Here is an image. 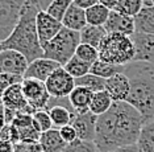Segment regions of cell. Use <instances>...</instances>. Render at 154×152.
Listing matches in <instances>:
<instances>
[{
  "instance_id": "obj_1",
  "label": "cell",
  "mask_w": 154,
  "mask_h": 152,
  "mask_svg": "<svg viewBox=\"0 0 154 152\" xmlns=\"http://www.w3.org/2000/svg\"><path fill=\"white\" fill-rule=\"evenodd\" d=\"M145 118L128 102H113L112 107L97 116L94 143L99 152H111L137 143Z\"/></svg>"
},
{
  "instance_id": "obj_2",
  "label": "cell",
  "mask_w": 154,
  "mask_h": 152,
  "mask_svg": "<svg viewBox=\"0 0 154 152\" xmlns=\"http://www.w3.org/2000/svg\"><path fill=\"white\" fill-rule=\"evenodd\" d=\"M122 73L131 82L127 102L145 121L154 118V63L133 61L124 66Z\"/></svg>"
},
{
  "instance_id": "obj_3",
  "label": "cell",
  "mask_w": 154,
  "mask_h": 152,
  "mask_svg": "<svg viewBox=\"0 0 154 152\" xmlns=\"http://www.w3.org/2000/svg\"><path fill=\"white\" fill-rule=\"evenodd\" d=\"M38 12L40 9L32 2L26 0L16 28L13 29L11 36L3 41V49H13L20 52L26 57L28 62L44 57V49L41 47L36 25Z\"/></svg>"
},
{
  "instance_id": "obj_4",
  "label": "cell",
  "mask_w": 154,
  "mask_h": 152,
  "mask_svg": "<svg viewBox=\"0 0 154 152\" xmlns=\"http://www.w3.org/2000/svg\"><path fill=\"white\" fill-rule=\"evenodd\" d=\"M97 50L99 60L119 66H125L133 62L136 56V48L131 36L122 33H108Z\"/></svg>"
},
{
  "instance_id": "obj_5",
  "label": "cell",
  "mask_w": 154,
  "mask_h": 152,
  "mask_svg": "<svg viewBox=\"0 0 154 152\" xmlns=\"http://www.w3.org/2000/svg\"><path fill=\"white\" fill-rule=\"evenodd\" d=\"M79 32L67 29L63 27L57 36L44 47V57L53 60L61 66H65L75 56L76 48L79 47Z\"/></svg>"
},
{
  "instance_id": "obj_6",
  "label": "cell",
  "mask_w": 154,
  "mask_h": 152,
  "mask_svg": "<svg viewBox=\"0 0 154 152\" xmlns=\"http://www.w3.org/2000/svg\"><path fill=\"white\" fill-rule=\"evenodd\" d=\"M26 0H0V41H5L16 28Z\"/></svg>"
},
{
  "instance_id": "obj_7",
  "label": "cell",
  "mask_w": 154,
  "mask_h": 152,
  "mask_svg": "<svg viewBox=\"0 0 154 152\" xmlns=\"http://www.w3.org/2000/svg\"><path fill=\"white\" fill-rule=\"evenodd\" d=\"M21 89L30 107H33L36 111L48 110L51 97L46 89L45 82L34 78H24L21 81Z\"/></svg>"
},
{
  "instance_id": "obj_8",
  "label": "cell",
  "mask_w": 154,
  "mask_h": 152,
  "mask_svg": "<svg viewBox=\"0 0 154 152\" xmlns=\"http://www.w3.org/2000/svg\"><path fill=\"white\" fill-rule=\"evenodd\" d=\"M46 89L51 98L54 99H63L69 98L71 91L75 89V78L66 72L63 66H59L57 70L51 73L46 79Z\"/></svg>"
},
{
  "instance_id": "obj_9",
  "label": "cell",
  "mask_w": 154,
  "mask_h": 152,
  "mask_svg": "<svg viewBox=\"0 0 154 152\" xmlns=\"http://www.w3.org/2000/svg\"><path fill=\"white\" fill-rule=\"evenodd\" d=\"M26 57L13 49H3L0 53V73L24 77L28 69Z\"/></svg>"
},
{
  "instance_id": "obj_10",
  "label": "cell",
  "mask_w": 154,
  "mask_h": 152,
  "mask_svg": "<svg viewBox=\"0 0 154 152\" xmlns=\"http://www.w3.org/2000/svg\"><path fill=\"white\" fill-rule=\"evenodd\" d=\"M36 25H37L38 38H40L42 49H44L45 45L53 40V38L59 33V31L63 28L62 21H59L51 15H49L46 11H40V12L37 13Z\"/></svg>"
},
{
  "instance_id": "obj_11",
  "label": "cell",
  "mask_w": 154,
  "mask_h": 152,
  "mask_svg": "<svg viewBox=\"0 0 154 152\" xmlns=\"http://www.w3.org/2000/svg\"><path fill=\"white\" fill-rule=\"evenodd\" d=\"M2 102L5 108H9V110L16 112H24V114H30V115H33L36 112L33 107H30L28 105L25 97H24L21 82L15 83L11 87H8L5 93L3 94Z\"/></svg>"
},
{
  "instance_id": "obj_12",
  "label": "cell",
  "mask_w": 154,
  "mask_h": 152,
  "mask_svg": "<svg viewBox=\"0 0 154 152\" xmlns=\"http://www.w3.org/2000/svg\"><path fill=\"white\" fill-rule=\"evenodd\" d=\"M131 38L136 48L134 61L154 63V34L134 32Z\"/></svg>"
},
{
  "instance_id": "obj_13",
  "label": "cell",
  "mask_w": 154,
  "mask_h": 152,
  "mask_svg": "<svg viewBox=\"0 0 154 152\" xmlns=\"http://www.w3.org/2000/svg\"><path fill=\"white\" fill-rule=\"evenodd\" d=\"M96 121L97 116L94 115L91 111L85 114H75L71 125L78 134V139L94 142L96 135Z\"/></svg>"
},
{
  "instance_id": "obj_14",
  "label": "cell",
  "mask_w": 154,
  "mask_h": 152,
  "mask_svg": "<svg viewBox=\"0 0 154 152\" xmlns=\"http://www.w3.org/2000/svg\"><path fill=\"white\" fill-rule=\"evenodd\" d=\"M59 66L61 65L58 62L53 61V60H49L46 57L37 58L34 61L29 62L26 72L24 74V78H34L38 81H42V82H46V79L51 76V73L54 70H57Z\"/></svg>"
},
{
  "instance_id": "obj_15",
  "label": "cell",
  "mask_w": 154,
  "mask_h": 152,
  "mask_svg": "<svg viewBox=\"0 0 154 152\" xmlns=\"http://www.w3.org/2000/svg\"><path fill=\"white\" fill-rule=\"evenodd\" d=\"M104 29L107 31V33H122L132 36L136 32L134 19L122 15L117 11H111L109 17L104 24Z\"/></svg>"
},
{
  "instance_id": "obj_16",
  "label": "cell",
  "mask_w": 154,
  "mask_h": 152,
  "mask_svg": "<svg viewBox=\"0 0 154 152\" xmlns=\"http://www.w3.org/2000/svg\"><path fill=\"white\" fill-rule=\"evenodd\" d=\"M106 90L113 102H127L131 91V82L124 73H117L106 79Z\"/></svg>"
},
{
  "instance_id": "obj_17",
  "label": "cell",
  "mask_w": 154,
  "mask_h": 152,
  "mask_svg": "<svg viewBox=\"0 0 154 152\" xmlns=\"http://www.w3.org/2000/svg\"><path fill=\"white\" fill-rule=\"evenodd\" d=\"M94 97V91L83 86H75L69 95V102L75 114H85L90 111V105Z\"/></svg>"
},
{
  "instance_id": "obj_18",
  "label": "cell",
  "mask_w": 154,
  "mask_h": 152,
  "mask_svg": "<svg viewBox=\"0 0 154 152\" xmlns=\"http://www.w3.org/2000/svg\"><path fill=\"white\" fill-rule=\"evenodd\" d=\"M62 25L67 29L80 32L87 25V19H86V9L80 8L72 3L70 8L66 11L63 19H62Z\"/></svg>"
},
{
  "instance_id": "obj_19",
  "label": "cell",
  "mask_w": 154,
  "mask_h": 152,
  "mask_svg": "<svg viewBox=\"0 0 154 152\" xmlns=\"http://www.w3.org/2000/svg\"><path fill=\"white\" fill-rule=\"evenodd\" d=\"M38 143L41 144L44 152H62L67 146V143L62 139L59 134V128H55V127L41 134Z\"/></svg>"
},
{
  "instance_id": "obj_20",
  "label": "cell",
  "mask_w": 154,
  "mask_h": 152,
  "mask_svg": "<svg viewBox=\"0 0 154 152\" xmlns=\"http://www.w3.org/2000/svg\"><path fill=\"white\" fill-rule=\"evenodd\" d=\"M48 111L55 128H61L63 126L71 125L72 119L75 116V111L72 110L71 105H55L51 106L50 108H48Z\"/></svg>"
},
{
  "instance_id": "obj_21",
  "label": "cell",
  "mask_w": 154,
  "mask_h": 152,
  "mask_svg": "<svg viewBox=\"0 0 154 152\" xmlns=\"http://www.w3.org/2000/svg\"><path fill=\"white\" fill-rule=\"evenodd\" d=\"M80 34V42L82 44H88L94 48H99L103 38L107 36V31L104 27H96V25H87L79 32Z\"/></svg>"
},
{
  "instance_id": "obj_22",
  "label": "cell",
  "mask_w": 154,
  "mask_h": 152,
  "mask_svg": "<svg viewBox=\"0 0 154 152\" xmlns=\"http://www.w3.org/2000/svg\"><path fill=\"white\" fill-rule=\"evenodd\" d=\"M134 25L136 32L154 34V5L143 7L134 17Z\"/></svg>"
},
{
  "instance_id": "obj_23",
  "label": "cell",
  "mask_w": 154,
  "mask_h": 152,
  "mask_svg": "<svg viewBox=\"0 0 154 152\" xmlns=\"http://www.w3.org/2000/svg\"><path fill=\"white\" fill-rule=\"evenodd\" d=\"M138 148L142 152H154V121L149 119L141 127L137 143Z\"/></svg>"
},
{
  "instance_id": "obj_24",
  "label": "cell",
  "mask_w": 154,
  "mask_h": 152,
  "mask_svg": "<svg viewBox=\"0 0 154 152\" xmlns=\"http://www.w3.org/2000/svg\"><path fill=\"white\" fill-rule=\"evenodd\" d=\"M112 105H113V99L111 98V95L108 94L107 90L97 91V93H94L92 101H91L90 105V111L94 115L100 116L109 110Z\"/></svg>"
},
{
  "instance_id": "obj_25",
  "label": "cell",
  "mask_w": 154,
  "mask_h": 152,
  "mask_svg": "<svg viewBox=\"0 0 154 152\" xmlns=\"http://www.w3.org/2000/svg\"><path fill=\"white\" fill-rule=\"evenodd\" d=\"M109 13H111L109 9L106 8L104 5H101L100 3H97V4L86 9L87 24L96 27H104V24L107 23L108 17H109Z\"/></svg>"
},
{
  "instance_id": "obj_26",
  "label": "cell",
  "mask_w": 154,
  "mask_h": 152,
  "mask_svg": "<svg viewBox=\"0 0 154 152\" xmlns=\"http://www.w3.org/2000/svg\"><path fill=\"white\" fill-rule=\"evenodd\" d=\"M122 70H124V66L112 65V63L97 60L96 62H94L92 65H91L90 73L95 74L97 77H101V78H104V79H108V78H111L112 76H115V74L122 73Z\"/></svg>"
},
{
  "instance_id": "obj_27",
  "label": "cell",
  "mask_w": 154,
  "mask_h": 152,
  "mask_svg": "<svg viewBox=\"0 0 154 152\" xmlns=\"http://www.w3.org/2000/svg\"><path fill=\"white\" fill-rule=\"evenodd\" d=\"M75 85L76 86H83L87 87V89L92 90L94 93H97V91H103L106 90V79L101 78V77H97L95 74H86V76L80 77V78L75 79Z\"/></svg>"
},
{
  "instance_id": "obj_28",
  "label": "cell",
  "mask_w": 154,
  "mask_h": 152,
  "mask_svg": "<svg viewBox=\"0 0 154 152\" xmlns=\"http://www.w3.org/2000/svg\"><path fill=\"white\" fill-rule=\"evenodd\" d=\"M63 68L70 76H72L76 79V78H80V77L86 76V74H88L90 70H91V65L85 62L83 60L78 58L76 56H74Z\"/></svg>"
},
{
  "instance_id": "obj_29",
  "label": "cell",
  "mask_w": 154,
  "mask_h": 152,
  "mask_svg": "<svg viewBox=\"0 0 154 152\" xmlns=\"http://www.w3.org/2000/svg\"><path fill=\"white\" fill-rule=\"evenodd\" d=\"M145 5H143L142 0H119L117 7L115 11L134 19V17L141 12V9Z\"/></svg>"
},
{
  "instance_id": "obj_30",
  "label": "cell",
  "mask_w": 154,
  "mask_h": 152,
  "mask_svg": "<svg viewBox=\"0 0 154 152\" xmlns=\"http://www.w3.org/2000/svg\"><path fill=\"white\" fill-rule=\"evenodd\" d=\"M33 126L34 128L37 130L38 132H45L49 131L50 128H53V122H51V118L49 115L48 110H38L33 114Z\"/></svg>"
},
{
  "instance_id": "obj_31",
  "label": "cell",
  "mask_w": 154,
  "mask_h": 152,
  "mask_svg": "<svg viewBox=\"0 0 154 152\" xmlns=\"http://www.w3.org/2000/svg\"><path fill=\"white\" fill-rule=\"evenodd\" d=\"M75 56L78 58L83 60L85 62L92 65L94 62H96L97 60H99V50H97V48H94L88 44H82V42H80L79 47L76 48Z\"/></svg>"
},
{
  "instance_id": "obj_32",
  "label": "cell",
  "mask_w": 154,
  "mask_h": 152,
  "mask_svg": "<svg viewBox=\"0 0 154 152\" xmlns=\"http://www.w3.org/2000/svg\"><path fill=\"white\" fill-rule=\"evenodd\" d=\"M72 3H74V0H53L51 4L48 7L46 12L53 17H55L57 20L62 21L66 11L70 8V5H71Z\"/></svg>"
},
{
  "instance_id": "obj_33",
  "label": "cell",
  "mask_w": 154,
  "mask_h": 152,
  "mask_svg": "<svg viewBox=\"0 0 154 152\" xmlns=\"http://www.w3.org/2000/svg\"><path fill=\"white\" fill-rule=\"evenodd\" d=\"M62 152H99L96 148V144L94 142L76 139L75 142L67 144Z\"/></svg>"
},
{
  "instance_id": "obj_34",
  "label": "cell",
  "mask_w": 154,
  "mask_h": 152,
  "mask_svg": "<svg viewBox=\"0 0 154 152\" xmlns=\"http://www.w3.org/2000/svg\"><path fill=\"white\" fill-rule=\"evenodd\" d=\"M19 135H20V142L23 143H38L41 132H38L32 125L24 127V128H19Z\"/></svg>"
},
{
  "instance_id": "obj_35",
  "label": "cell",
  "mask_w": 154,
  "mask_h": 152,
  "mask_svg": "<svg viewBox=\"0 0 154 152\" xmlns=\"http://www.w3.org/2000/svg\"><path fill=\"white\" fill-rule=\"evenodd\" d=\"M23 79H24V77L0 73V98L3 97V94L5 93L8 87H11L12 85H15V83H20Z\"/></svg>"
},
{
  "instance_id": "obj_36",
  "label": "cell",
  "mask_w": 154,
  "mask_h": 152,
  "mask_svg": "<svg viewBox=\"0 0 154 152\" xmlns=\"http://www.w3.org/2000/svg\"><path fill=\"white\" fill-rule=\"evenodd\" d=\"M11 125H13L17 128H24V127L32 126L33 125V115L30 114H24V112H19L15 119L12 121Z\"/></svg>"
},
{
  "instance_id": "obj_37",
  "label": "cell",
  "mask_w": 154,
  "mask_h": 152,
  "mask_svg": "<svg viewBox=\"0 0 154 152\" xmlns=\"http://www.w3.org/2000/svg\"><path fill=\"white\" fill-rule=\"evenodd\" d=\"M59 134H61L62 139H63L67 144L75 142V140L78 139V134H76L72 125H67V126L61 127V128H59Z\"/></svg>"
},
{
  "instance_id": "obj_38",
  "label": "cell",
  "mask_w": 154,
  "mask_h": 152,
  "mask_svg": "<svg viewBox=\"0 0 154 152\" xmlns=\"http://www.w3.org/2000/svg\"><path fill=\"white\" fill-rule=\"evenodd\" d=\"M15 152H44L40 143H23L19 142L13 144Z\"/></svg>"
},
{
  "instance_id": "obj_39",
  "label": "cell",
  "mask_w": 154,
  "mask_h": 152,
  "mask_svg": "<svg viewBox=\"0 0 154 152\" xmlns=\"http://www.w3.org/2000/svg\"><path fill=\"white\" fill-rule=\"evenodd\" d=\"M111 152H142L141 150L138 148L137 144H129V146H122V147H119L116 150L111 151Z\"/></svg>"
},
{
  "instance_id": "obj_40",
  "label": "cell",
  "mask_w": 154,
  "mask_h": 152,
  "mask_svg": "<svg viewBox=\"0 0 154 152\" xmlns=\"http://www.w3.org/2000/svg\"><path fill=\"white\" fill-rule=\"evenodd\" d=\"M97 3H99V0H74V4L80 7V8H83V9L90 8V7L95 5Z\"/></svg>"
},
{
  "instance_id": "obj_41",
  "label": "cell",
  "mask_w": 154,
  "mask_h": 152,
  "mask_svg": "<svg viewBox=\"0 0 154 152\" xmlns=\"http://www.w3.org/2000/svg\"><path fill=\"white\" fill-rule=\"evenodd\" d=\"M29 2H32L40 11H46L48 7L51 4L53 0H29Z\"/></svg>"
},
{
  "instance_id": "obj_42",
  "label": "cell",
  "mask_w": 154,
  "mask_h": 152,
  "mask_svg": "<svg viewBox=\"0 0 154 152\" xmlns=\"http://www.w3.org/2000/svg\"><path fill=\"white\" fill-rule=\"evenodd\" d=\"M0 152H15L13 143L7 140H0Z\"/></svg>"
},
{
  "instance_id": "obj_43",
  "label": "cell",
  "mask_w": 154,
  "mask_h": 152,
  "mask_svg": "<svg viewBox=\"0 0 154 152\" xmlns=\"http://www.w3.org/2000/svg\"><path fill=\"white\" fill-rule=\"evenodd\" d=\"M99 3L101 5L106 7V8H108L109 11H115L117 7L119 0H99Z\"/></svg>"
},
{
  "instance_id": "obj_44",
  "label": "cell",
  "mask_w": 154,
  "mask_h": 152,
  "mask_svg": "<svg viewBox=\"0 0 154 152\" xmlns=\"http://www.w3.org/2000/svg\"><path fill=\"white\" fill-rule=\"evenodd\" d=\"M7 125L5 123V108L4 106H0V131L4 128V126Z\"/></svg>"
},
{
  "instance_id": "obj_45",
  "label": "cell",
  "mask_w": 154,
  "mask_h": 152,
  "mask_svg": "<svg viewBox=\"0 0 154 152\" xmlns=\"http://www.w3.org/2000/svg\"><path fill=\"white\" fill-rule=\"evenodd\" d=\"M3 50V41H0V53Z\"/></svg>"
},
{
  "instance_id": "obj_46",
  "label": "cell",
  "mask_w": 154,
  "mask_h": 152,
  "mask_svg": "<svg viewBox=\"0 0 154 152\" xmlns=\"http://www.w3.org/2000/svg\"><path fill=\"white\" fill-rule=\"evenodd\" d=\"M3 105V102H2V98H0V106H2Z\"/></svg>"
},
{
  "instance_id": "obj_47",
  "label": "cell",
  "mask_w": 154,
  "mask_h": 152,
  "mask_svg": "<svg viewBox=\"0 0 154 152\" xmlns=\"http://www.w3.org/2000/svg\"><path fill=\"white\" fill-rule=\"evenodd\" d=\"M152 3H153V5H154V0H152Z\"/></svg>"
},
{
  "instance_id": "obj_48",
  "label": "cell",
  "mask_w": 154,
  "mask_h": 152,
  "mask_svg": "<svg viewBox=\"0 0 154 152\" xmlns=\"http://www.w3.org/2000/svg\"><path fill=\"white\" fill-rule=\"evenodd\" d=\"M153 121H154V118H153Z\"/></svg>"
}]
</instances>
